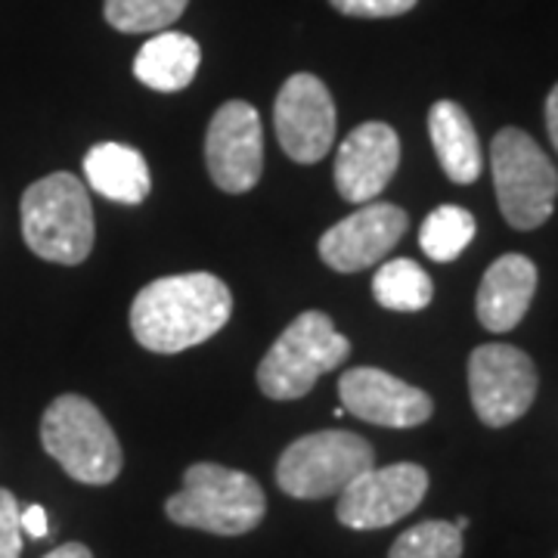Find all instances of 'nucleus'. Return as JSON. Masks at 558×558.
<instances>
[{"mask_svg": "<svg viewBox=\"0 0 558 558\" xmlns=\"http://www.w3.org/2000/svg\"><path fill=\"white\" fill-rule=\"evenodd\" d=\"M233 314L230 286L215 274L153 279L131 304L134 339L156 354H180L218 336Z\"/></svg>", "mask_w": 558, "mask_h": 558, "instance_id": "1", "label": "nucleus"}, {"mask_svg": "<svg viewBox=\"0 0 558 558\" xmlns=\"http://www.w3.org/2000/svg\"><path fill=\"white\" fill-rule=\"evenodd\" d=\"M400 161V140L391 124L366 121L354 128L336 156V186L341 199L366 205L391 183Z\"/></svg>", "mask_w": 558, "mask_h": 558, "instance_id": "14", "label": "nucleus"}, {"mask_svg": "<svg viewBox=\"0 0 558 558\" xmlns=\"http://www.w3.org/2000/svg\"><path fill=\"white\" fill-rule=\"evenodd\" d=\"M428 490V472L416 462L369 469L339 494L336 515L351 531H379L410 515Z\"/></svg>", "mask_w": 558, "mask_h": 558, "instance_id": "9", "label": "nucleus"}, {"mask_svg": "<svg viewBox=\"0 0 558 558\" xmlns=\"http://www.w3.org/2000/svg\"><path fill=\"white\" fill-rule=\"evenodd\" d=\"M84 178L87 183L119 205H140L153 190L149 165L143 153L124 143H97L84 156Z\"/></svg>", "mask_w": 558, "mask_h": 558, "instance_id": "16", "label": "nucleus"}, {"mask_svg": "<svg viewBox=\"0 0 558 558\" xmlns=\"http://www.w3.org/2000/svg\"><path fill=\"white\" fill-rule=\"evenodd\" d=\"M537 292V267L524 255H502L497 258L478 286L475 311L484 329L509 332L515 329Z\"/></svg>", "mask_w": 558, "mask_h": 558, "instance_id": "15", "label": "nucleus"}, {"mask_svg": "<svg viewBox=\"0 0 558 558\" xmlns=\"http://www.w3.org/2000/svg\"><path fill=\"white\" fill-rule=\"evenodd\" d=\"M22 534H28V537H47V531H50V521H47V512H44V506H28V509H22Z\"/></svg>", "mask_w": 558, "mask_h": 558, "instance_id": "25", "label": "nucleus"}, {"mask_svg": "<svg viewBox=\"0 0 558 558\" xmlns=\"http://www.w3.org/2000/svg\"><path fill=\"white\" fill-rule=\"evenodd\" d=\"M373 295L385 311L416 314L435 299V282L416 260L395 258L379 267V274L373 279Z\"/></svg>", "mask_w": 558, "mask_h": 558, "instance_id": "19", "label": "nucleus"}, {"mask_svg": "<svg viewBox=\"0 0 558 558\" xmlns=\"http://www.w3.org/2000/svg\"><path fill=\"white\" fill-rule=\"evenodd\" d=\"M472 240H475V218H472V211H465L459 205L435 208L418 230L422 252L438 264L457 260Z\"/></svg>", "mask_w": 558, "mask_h": 558, "instance_id": "20", "label": "nucleus"}, {"mask_svg": "<svg viewBox=\"0 0 558 558\" xmlns=\"http://www.w3.org/2000/svg\"><path fill=\"white\" fill-rule=\"evenodd\" d=\"M351 354V341L323 311H304L274 341L258 366V388L270 400H299Z\"/></svg>", "mask_w": 558, "mask_h": 558, "instance_id": "5", "label": "nucleus"}, {"mask_svg": "<svg viewBox=\"0 0 558 558\" xmlns=\"http://www.w3.org/2000/svg\"><path fill=\"white\" fill-rule=\"evenodd\" d=\"M40 444L69 478L102 487L121 472V444L100 410L81 395H62L40 418Z\"/></svg>", "mask_w": 558, "mask_h": 558, "instance_id": "4", "label": "nucleus"}, {"mask_svg": "<svg viewBox=\"0 0 558 558\" xmlns=\"http://www.w3.org/2000/svg\"><path fill=\"white\" fill-rule=\"evenodd\" d=\"M469 395L484 425L502 428L519 422L537 398V369L524 351L490 341L469 357Z\"/></svg>", "mask_w": 558, "mask_h": 558, "instance_id": "8", "label": "nucleus"}, {"mask_svg": "<svg viewBox=\"0 0 558 558\" xmlns=\"http://www.w3.org/2000/svg\"><path fill=\"white\" fill-rule=\"evenodd\" d=\"M546 131H549L553 146H556L558 153V84L549 90V97H546Z\"/></svg>", "mask_w": 558, "mask_h": 558, "instance_id": "26", "label": "nucleus"}, {"mask_svg": "<svg viewBox=\"0 0 558 558\" xmlns=\"http://www.w3.org/2000/svg\"><path fill=\"white\" fill-rule=\"evenodd\" d=\"M165 512L180 527L240 537L264 521L267 499L252 475L218 462H196L183 475V490L165 502Z\"/></svg>", "mask_w": 558, "mask_h": 558, "instance_id": "3", "label": "nucleus"}, {"mask_svg": "<svg viewBox=\"0 0 558 558\" xmlns=\"http://www.w3.org/2000/svg\"><path fill=\"white\" fill-rule=\"evenodd\" d=\"M208 174L230 196L248 193L264 168V134L258 109L245 100H230L215 112L205 137Z\"/></svg>", "mask_w": 558, "mask_h": 558, "instance_id": "11", "label": "nucleus"}, {"mask_svg": "<svg viewBox=\"0 0 558 558\" xmlns=\"http://www.w3.org/2000/svg\"><path fill=\"white\" fill-rule=\"evenodd\" d=\"M22 509L10 490L0 487V558L22 556Z\"/></svg>", "mask_w": 558, "mask_h": 558, "instance_id": "24", "label": "nucleus"}, {"mask_svg": "<svg viewBox=\"0 0 558 558\" xmlns=\"http://www.w3.org/2000/svg\"><path fill=\"white\" fill-rule=\"evenodd\" d=\"M407 236V211L391 202H366L319 236V258L339 274H357L391 255Z\"/></svg>", "mask_w": 558, "mask_h": 558, "instance_id": "12", "label": "nucleus"}, {"mask_svg": "<svg viewBox=\"0 0 558 558\" xmlns=\"http://www.w3.org/2000/svg\"><path fill=\"white\" fill-rule=\"evenodd\" d=\"M341 16H354V20H391L403 16L416 7L418 0H329Z\"/></svg>", "mask_w": 558, "mask_h": 558, "instance_id": "23", "label": "nucleus"}, {"mask_svg": "<svg viewBox=\"0 0 558 558\" xmlns=\"http://www.w3.org/2000/svg\"><path fill=\"white\" fill-rule=\"evenodd\" d=\"M490 171L499 211L515 230H537L553 218L558 171L531 134L502 128L490 143Z\"/></svg>", "mask_w": 558, "mask_h": 558, "instance_id": "6", "label": "nucleus"}, {"mask_svg": "<svg viewBox=\"0 0 558 558\" xmlns=\"http://www.w3.org/2000/svg\"><path fill=\"white\" fill-rule=\"evenodd\" d=\"M388 558H462V531L450 521H422L395 539Z\"/></svg>", "mask_w": 558, "mask_h": 558, "instance_id": "22", "label": "nucleus"}, {"mask_svg": "<svg viewBox=\"0 0 558 558\" xmlns=\"http://www.w3.org/2000/svg\"><path fill=\"white\" fill-rule=\"evenodd\" d=\"M428 134L435 143L440 168L453 183H475L481 174V143L475 124L453 100H438L428 112Z\"/></svg>", "mask_w": 558, "mask_h": 558, "instance_id": "17", "label": "nucleus"}, {"mask_svg": "<svg viewBox=\"0 0 558 558\" xmlns=\"http://www.w3.org/2000/svg\"><path fill=\"white\" fill-rule=\"evenodd\" d=\"M44 558H94V553L84 543H62L53 553H47Z\"/></svg>", "mask_w": 558, "mask_h": 558, "instance_id": "27", "label": "nucleus"}, {"mask_svg": "<svg viewBox=\"0 0 558 558\" xmlns=\"http://www.w3.org/2000/svg\"><path fill=\"white\" fill-rule=\"evenodd\" d=\"M94 236V205L75 174H47L22 193V240L38 258L75 267L87 260Z\"/></svg>", "mask_w": 558, "mask_h": 558, "instance_id": "2", "label": "nucleus"}, {"mask_svg": "<svg viewBox=\"0 0 558 558\" xmlns=\"http://www.w3.org/2000/svg\"><path fill=\"white\" fill-rule=\"evenodd\" d=\"M190 0H106L102 16L124 35H156L183 16Z\"/></svg>", "mask_w": 558, "mask_h": 558, "instance_id": "21", "label": "nucleus"}, {"mask_svg": "<svg viewBox=\"0 0 558 558\" xmlns=\"http://www.w3.org/2000/svg\"><path fill=\"white\" fill-rule=\"evenodd\" d=\"M274 124L289 159L299 165L319 161L336 140V102L329 87L311 72L292 75L279 87Z\"/></svg>", "mask_w": 558, "mask_h": 558, "instance_id": "10", "label": "nucleus"}, {"mask_svg": "<svg viewBox=\"0 0 558 558\" xmlns=\"http://www.w3.org/2000/svg\"><path fill=\"white\" fill-rule=\"evenodd\" d=\"M453 524H457V531H465V527H469V519L462 515V519H457V521H453Z\"/></svg>", "mask_w": 558, "mask_h": 558, "instance_id": "28", "label": "nucleus"}, {"mask_svg": "<svg viewBox=\"0 0 558 558\" xmlns=\"http://www.w3.org/2000/svg\"><path fill=\"white\" fill-rule=\"evenodd\" d=\"M339 398L344 413L381 428H416L435 413V403L422 388L376 366L348 369L339 381Z\"/></svg>", "mask_w": 558, "mask_h": 558, "instance_id": "13", "label": "nucleus"}, {"mask_svg": "<svg viewBox=\"0 0 558 558\" xmlns=\"http://www.w3.org/2000/svg\"><path fill=\"white\" fill-rule=\"evenodd\" d=\"M202 62V47L196 38L183 35V32H156V38H149L140 47L137 60H134V75L140 84L161 90V94H174L190 87Z\"/></svg>", "mask_w": 558, "mask_h": 558, "instance_id": "18", "label": "nucleus"}, {"mask_svg": "<svg viewBox=\"0 0 558 558\" xmlns=\"http://www.w3.org/2000/svg\"><path fill=\"white\" fill-rule=\"evenodd\" d=\"M376 465L373 444L354 432L332 428L314 432L282 450L277 462V484L295 499L339 497L341 490Z\"/></svg>", "mask_w": 558, "mask_h": 558, "instance_id": "7", "label": "nucleus"}]
</instances>
